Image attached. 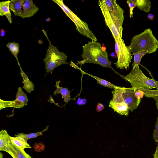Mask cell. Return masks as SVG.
I'll use <instances>...</instances> for the list:
<instances>
[{
	"mask_svg": "<svg viewBox=\"0 0 158 158\" xmlns=\"http://www.w3.org/2000/svg\"><path fill=\"white\" fill-rule=\"evenodd\" d=\"M5 31L3 29H2L0 31L1 37L4 36L5 34Z\"/></svg>",
	"mask_w": 158,
	"mask_h": 158,
	"instance_id": "34",
	"label": "cell"
},
{
	"mask_svg": "<svg viewBox=\"0 0 158 158\" xmlns=\"http://www.w3.org/2000/svg\"><path fill=\"white\" fill-rule=\"evenodd\" d=\"M104 106L101 103H98L96 106V111L97 112H100L104 109Z\"/></svg>",
	"mask_w": 158,
	"mask_h": 158,
	"instance_id": "30",
	"label": "cell"
},
{
	"mask_svg": "<svg viewBox=\"0 0 158 158\" xmlns=\"http://www.w3.org/2000/svg\"><path fill=\"white\" fill-rule=\"evenodd\" d=\"M10 1L8 0L0 2V15L3 16L7 13H11L9 5Z\"/></svg>",
	"mask_w": 158,
	"mask_h": 158,
	"instance_id": "22",
	"label": "cell"
},
{
	"mask_svg": "<svg viewBox=\"0 0 158 158\" xmlns=\"http://www.w3.org/2000/svg\"><path fill=\"white\" fill-rule=\"evenodd\" d=\"M11 142L14 144L23 149L26 148H31V147L23 138L20 137L15 136L10 137Z\"/></svg>",
	"mask_w": 158,
	"mask_h": 158,
	"instance_id": "17",
	"label": "cell"
},
{
	"mask_svg": "<svg viewBox=\"0 0 158 158\" xmlns=\"http://www.w3.org/2000/svg\"><path fill=\"white\" fill-rule=\"evenodd\" d=\"M147 17L149 20H152L154 19V16L152 14L149 13Z\"/></svg>",
	"mask_w": 158,
	"mask_h": 158,
	"instance_id": "32",
	"label": "cell"
},
{
	"mask_svg": "<svg viewBox=\"0 0 158 158\" xmlns=\"http://www.w3.org/2000/svg\"><path fill=\"white\" fill-rule=\"evenodd\" d=\"M19 65L20 67L21 74L23 79V83L24 85L23 86V88L25 89L28 93H30L31 91L34 90V87L35 85L32 82L29 80L27 76L23 71L20 64Z\"/></svg>",
	"mask_w": 158,
	"mask_h": 158,
	"instance_id": "18",
	"label": "cell"
},
{
	"mask_svg": "<svg viewBox=\"0 0 158 158\" xmlns=\"http://www.w3.org/2000/svg\"><path fill=\"white\" fill-rule=\"evenodd\" d=\"M25 0H12L10 3V9L17 16H21L23 10V6Z\"/></svg>",
	"mask_w": 158,
	"mask_h": 158,
	"instance_id": "13",
	"label": "cell"
},
{
	"mask_svg": "<svg viewBox=\"0 0 158 158\" xmlns=\"http://www.w3.org/2000/svg\"><path fill=\"white\" fill-rule=\"evenodd\" d=\"M39 8L36 6L32 0H26L23 6L20 17L23 18H30L37 13Z\"/></svg>",
	"mask_w": 158,
	"mask_h": 158,
	"instance_id": "11",
	"label": "cell"
},
{
	"mask_svg": "<svg viewBox=\"0 0 158 158\" xmlns=\"http://www.w3.org/2000/svg\"><path fill=\"white\" fill-rule=\"evenodd\" d=\"M125 79L130 83L134 90L137 89H158V81L147 77L137 65L133 67L131 72Z\"/></svg>",
	"mask_w": 158,
	"mask_h": 158,
	"instance_id": "3",
	"label": "cell"
},
{
	"mask_svg": "<svg viewBox=\"0 0 158 158\" xmlns=\"http://www.w3.org/2000/svg\"><path fill=\"white\" fill-rule=\"evenodd\" d=\"M148 53L146 51H143L133 53L132 55H133L134 60L132 66L133 67L136 65H141L140 64L141 59L143 56Z\"/></svg>",
	"mask_w": 158,
	"mask_h": 158,
	"instance_id": "24",
	"label": "cell"
},
{
	"mask_svg": "<svg viewBox=\"0 0 158 158\" xmlns=\"http://www.w3.org/2000/svg\"><path fill=\"white\" fill-rule=\"evenodd\" d=\"M61 82L59 80L56 82V89L54 92V95H56L57 94L60 93L62 95V98L64 99L63 101L66 103H68L69 101L73 99L71 98L70 93V91L66 88L60 87L59 86V84Z\"/></svg>",
	"mask_w": 158,
	"mask_h": 158,
	"instance_id": "14",
	"label": "cell"
},
{
	"mask_svg": "<svg viewBox=\"0 0 158 158\" xmlns=\"http://www.w3.org/2000/svg\"><path fill=\"white\" fill-rule=\"evenodd\" d=\"M156 102V106L158 111V95H157L152 97ZM155 128L153 131V137L154 141L156 143L158 142V116L156 119V123L155 125Z\"/></svg>",
	"mask_w": 158,
	"mask_h": 158,
	"instance_id": "25",
	"label": "cell"
},
{
	"mask_svg": "<svg viewBox=\"0 0 158 158\" xmlns=\"http://www.w3.org/2000/svg\"><path fill=\"white\" fill-rule=\"evenodd\" d=\"M4 151L9 154L13 158H32L23 149L19 148L12 142L7 145Z\"/></svg>",
	"mask_w": 158,
	"mask_h": 158,
	"instance_id": "10",
	"label": "cell"
},
{
	"mask_svg": "<svg viewBox=\"0 0 158 158\" xmlns=\"http://www.w3.org/2000/svg\"><path fill=\"white\" fill-rule=\"evenodd\" d=\"M128 47L132 53L145 51L150 54L156 51L158 48V41L153 35L152 30L148 28L134 36Z\"/></svg>",
	"mask_w": 158,
	"mask_h": 158,
	"instance_id": "2",
	"label": "cell"
},
{
	"mask_svg": "<svg viewBox=\"0 0 158 158\" xmlns=\"http://www.w3.org/2000/svg\"><path fill=\"white\" fill-rule=\"evenodd\" d=\"M10 137L6 130L0 131V151H4L7 145L11 142Z\"/></svg>",
	"mask_w": 158,
	"mask_h": 158,
	"instance_id": "16",
	"label": "cell"
},
{
	"mask_svg": "<svg viewBox=\"0 0 158 158\" xmlns=\"http://www.w3.org/2000/svg\"><path fill=\"white\" fill-rule=\"evenodd\" d=\"M112 92L113 101L118 103L124 102L131 112L137 108L141 101V99H139L136 97L135 91L132 87L126 88L117 86Z\"/></svg>",
	"mask_w": 158,
	"mask_h": 158,
	"instance_id": "5",
	"label": "cell"
},
{
	"mask_svg": "<svg viewBox=\"0 0 158 158\" xmlns=\"http://www.w3.org/2000/svg\"><path fill=\"white\" fill-rule=\"evenodd\" d=\"M6 46L8 48L9 51H10L12 54L15 57L18 63H19L18 54L19 52L20 45L19 44L14 42L12 43L8 42Z\"/></svg>",
	"mask_w": 158,
	"mask_h": 158,
	"instance_id": "21",
	"label": "cell"
},
{
	"mask_svg": "<svg viewBox=\"0 0 158 158\" xmlns=\"http://www.w3.org/2000/svg\"><path fill=\"white\" fill-rule=\"evenodd\" d=\"M25 106L22 102L15 100L11 101H6L0 99V110L6 107L19 108Z\"/></svg>",
	"mask_w": 158,
	"mask_h": 158,
	"instance_id": "15",
	"label": "cell"
},
{
	"mask_svg": "<svg viewBox=\"0 0 158 158\" xmlns=\"http://www.w3.org/2000/svg\"><path fill=\"white\" fill-rule=\"evenodd\" d=\"M16 100H18L23 102L26 106L28 102V99L27 95L23 91L21 87L18 88V91L16 94Z\"/></svg>",
	"mask_w": 158,
	"mask_h": 158,
	"instance_id": "23",
	"label": "cell"
},
{
	"mask_svg": "<svg viewBox=\"0 0 158 158\" xmlns=\"http://www.w3.org/2000/svg\"><path fill=\"white\" fill-rule=\"evenodd\" d=\"M91 76L96 79L97 81V83L101 85L104 86L105 87H107L111 89H115L117 86H116L110 82L103 79H101L98 77L90 75Z\"/></svg>",
	"mask_w": 158,
	"mask_h": 158,
	"instance_id": "26",
	"label": "cell"
},
{
	"mask_svg": "<svg viewBox=\"0 0 158 158\" xmlns=\"http://www.w3.org/2000/svg\"><path fill=\"white\" fill-rule=\"evenodd\" d=\"M49 126H48L46 128L41 131L36 133H31L29 134H24L23 133H18L17 135H15V136H20L23 138L26 141L30 139L36 138L40 135H42L43 133L48 130Z\"/></svg>",
	"mask_w": 158,
	"mask_h": 158,
	"instance_id": "20",
	"label": "cell"
},
{
	"mask_svg": "<svg viewBox=\"0 0 158 158\" xmlns=\"http://www.w3.org/2000/svg\"><path fill=\"white\" fill-rule=\"evenodd\" d=\"M5 16L7 17L8 21L10 23H11L12 22V19L11 17V13H7L5 14Z\"/></svg>",
	"mask_w": 158,
	"mask_h": 158,
	"instance_id": "31",
	"label": "cell"
},
{
	"mask_svg": "<svg viewBox=\"0 0 158 158\" xmlns=\"http://www.w3.org/2000/svg\"><path fill=\"white\" fill-rule=\"evenodd\" d=\"M128 5L129 8L130 15V18L133 17V9L136 6V5L135 0H127L126 1Z\"/></svg>",
	"mask_w": 158,
	"mask_h": 158,
	"instance_id": "27",
	"label": "cell"
},
{
	"mask_svg": "<svg viewBox=\"0 0 158 158\" xmlns=\"http://www.w3.org/2000/svg\"><path fill=\"white\" fill-rule=\"evenodd\" d=\"M110 16L121 37H122L123 24L124 19V11L117 4L116 0H105Z\"/></svg>",
	"mask_w": 158,
	"mask_h": 158,
	"instance_id": "8",
	"label": "cell"
},
{
	"mask_svg": "<svg viewBox=\"0 0 158 158\" xmlns=\"http://www.w3.org/2000/svg\"><path fill=\"white\" fill-rule=\"evenodd\" d=\"M109 106L112 108L114 111L120 115L127 116L128 114L129 109L127 104L124 102L118 103L111 100L110 102Z\"/></svg>",
	"mask_w": 158,
	"mask_h": 158,
	"instance_id": "12",
	"label": "cell"
},
{
	"mask_svg": "<svg viewBox=\"0 0 158 158\" xmlns=\"http://www.w3.org/2000/svg\"><path fill=\"white\" fill-rule=\"evenodd\" d=\"M63 10L66 15L73 22L77 30L81 35L92 40L97 41L96 36L89 27L88 24L82 21L64 3L62 0H52Z\"/></svg>",
	"mask_w": 158,
	"mask_h": 158,
	"instance_id": "6",
	"label": "cell"
},
{
	"mask_svg": "<svg viewBox=\"0 0 158 158\" xmlns=\"http://www.w3.org/2000/svg\"><path fill=\"white\" fill-rule=\"evenodd\" d=\"M3 155L2 152H0V158H3Z\"/></svg>",
	"mask_w": 158,
	"mask_h": 158,
	"instance_id": "35",
	"label": "cell"
},
{
	"mask_svg": "<svg viewBox=\"0 0 158 158\" xmlns=\"http://www.w3.org/2000/svg\"><path fill=\"white\" fill-rule=\"evenodd\" d=\"M82 60L78 61L81 65L86 63L98 64L103 67L111 68V62L109 60L107 51L103 50L101 44L96 41H89L82 46Z\"/></svg>",
	"mask_w": 158,
	"mask_h": 158,
	"instance_id": "1",
	"label": "cell"
},
{
	"mask_svg": "<svg viewBox=\"0 0 158 158\" xmlns=\"http://www.w3.org/2000/svg\"><path fill=\"white\" fill-rule=\"evenodd\" d=\"M98 4L103 16L106 25L109 28L114 40H118L121 36L110 16L105 0L98 1Z\"/></svg>",
	"mask_w": 158,
	"mask_h": 158,
	"instance_id": "9",
	"label": "cell"
},
{
	"mask_svg": "<svg viewBox=\"0 0 158 158\" xmlns=\"http://www.w3.org/2000/svg\"><path fill=\"white\" fill-rule=\"evenodd\" d=\"M135 95L136 97L139 99H141L144 95L143 91L139 90H136L135 91Z\"/></svg>",
	"mask_w": 158,
	"mask_h": 158,
	"instance_id": "28",
	"label": "cell"
},
{
	"mask_svg": "<svg viewBox=\"0 0 158 158\" xmlns=\"http://www.w3.org/2000/svg\"><path fill=\"white\" fill-rule=\"evenodd\" d=\"M136 6L141 10L149 12L151 8V2L149 0H135Z\"/></svg>",
	"mask_w": 158,
	"mask_h": 158,
	"instance_id": "19",
	"label": "cell"
},
{
	"mask_svg": "<svg viewBox=\"0 0 158 158\" xmlns=\"http://www.w3.org/2000/svg\"><path fill=\"white\" fill-rule=\"evenodd\" d=\"M153 156L154 158H158V143L155 152L153 155Z\"/></svg>",
	"mask_w": 158,
	"mask_h": 158,
	"instance_id": "33",
	"label": "cell"
},
{
	"mask_svg": "<svg viewBox=\"0 0 158 158\" xmlns=\"http://www.w3.org/2000/svg\"><path fill=\"white\" fill-rule=\"evenodd\" d=\"M115 49L117 58V61L114 63L117 68L127 70L133 58L132 54L128 46L125 44L124 40L121 37L115 40Z\"/></svg>",
	"mask_w": 158,
	"mask_h": 158,
	"instance_id": "7",
	"label": "cell"
},
{
	"mask_svg": "<svg viewBox=\"0 0 158 158\" xmlns=\"http://www.w3.org/2000/svg\"><path fill=\"white\" fill-rule=\"evenodd\" d=\"M42 31L45 34L49 43L45 58L43 60L45 65V70L47 73L50 72L52 74V71L59 66L63 64H69L66 61L68 56L64 52L60 51L56 47L52 45L46 31L43 30Z\"/></svg>",
	"mask_w": 158,
	"mask_h": 158,
	"instance_id": "4",
	"label": "cell"
},
{
	"mask_svg": "<svg viewBox=\"0 0 158 158\" xmlns=\"http://www.w3.org/2000/svg\"><path fill=\"white\" fill-rule=\"evenodd\" d=\"M87 101V100L85 98L82 99L80 98H79L76 103L78 105H84L86 104Z\"/></svg>",
	"mask_w": 158,
	"mask_h": 158,
	"instance_id": "29",
	"label": "cell"
}]
</instances>
